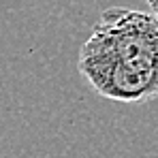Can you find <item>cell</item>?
Listing matches in <instances>:
<instances>
[{"mask_svg":"<svg viewBox=\"0 0 158 158\" xmlns=\"http://www.w3.org/2000/svg\"><path fill=\"white\" fill-rule=\"evenodd\" d=\"M150 9H152V15H154V17L158 19V0H154V4H152Z\"/></svg>","mask_w":158,"mask_h":158,"instance_id":"7a4b0ae2","label":"cell"},{"mask_svg":"<svg viewBox=\"0 0 158 158\" xmlns=\"http://www.w3.org/2000/svg\"><path fill=\"white\" fill-rule=\"evenodd\" d=\"M145 2H148V4H150V6H152V4H154V0H145Z\"/></svg>","mask_w":158,"mask_h":158,"instance_id":"3957f363","label":"cell"},{"mask_svg":"<svg viewBox=\"0 0 158 158\" xmlns=\"http://www.w3.org/2000/svg\"><path fill=\"white\" fill-rule=\"evenodd\" d=\"M77 69L90 88L109 101L128 105L154 101L158 19L139 9H105L79 49Z\"/></svg>","mask_w":158,"mask_h":158,"instance_id":"6da1fadb","label":"cell"}]
</instances>
